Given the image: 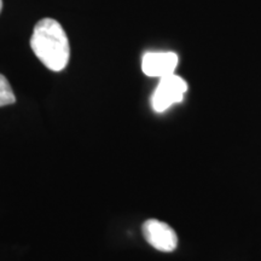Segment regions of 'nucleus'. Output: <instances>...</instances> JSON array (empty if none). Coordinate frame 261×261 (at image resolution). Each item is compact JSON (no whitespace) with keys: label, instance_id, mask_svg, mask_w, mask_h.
I'll return each mask as SVG.
<instances>
[{"label":"nucleus","instance_id":"obj_1","mask_svg":"<svg viewBox=\"0 0 261 261\" xmlns=\"http://www.w3.org/2000/svg\"><path fill=\"white\" fill-rule=\"evenodd\" d=\"M31 47L39 61L52 71L63 70L69 62V40L56 19L42 18L35 24Z\"/></svg>","mask_w":261,"mask_h":261},{"label":"nucleus","instance_id":"obj_2","mask_svg":"<svg viewBox=\"0 0 261 261\" xmlns=\"http://www.w3.org/2000/svg\"><path fill=\"white\" fill-rule=\"evenodd\" d=\"M188 91V84L182 77L175 74L161 77L151 98L155 112L163 113L175 103H180Z\"/></svg>","mask_w":261,"mask_h":261},{"label":"nucleus","instance_id":"obj_3","mask_svg":"<svg viewBox=\"0 0 261 261\" xmlns=\"http://www.w3.org/2000/svg\"><path fill=\"white\" fill-rule=\"evenodd\" d=\"M142 232L150 246L160 252L171 253L178 246V236L168 224L156 219H149L143 223Z\"/></svg>","mask_w":261,"mask_h":261},{"label":"nucleus","instance_id":"obj_4","mask_svg":"<svg viewBox=\"0 0 261 261\" xmlns=\"http://www.w3.org/2000/svg\"><path fill=\"white\" fill-rule=\"evenodd\" d=\"M178 56L174 52H146L142 60L143 73L151 77H165L174 74Z\"/></svg>","mask_w":261,"mask_h":261},{"label":"nucleus","instance_id":"obj_5","mask_svg":"<svg viewBox=\"0 0 261 261\" xmlns=\"http://www.w3.org/2000/svg\"><path fill=\"white\" fill-rule=\"evenodd\" d=\"M16 102V96L11 85L3 74H0V107L10 106Z\"/></svg>","mask_w":261,"mask_h":261},{"label":"nucleus","instance_id":"obj_6","mask_svg":"<svg viewBox=\"0 0 261 261\" xmlns=\"http://www.w3.org/2000/svg\"><path fill=\"white\" fill-rule=\"evenodd\" d=\"M2 9H3V0H0V12H2Z\"/></svg>","mask_w":261,"mask_h":261}]
</instances>
